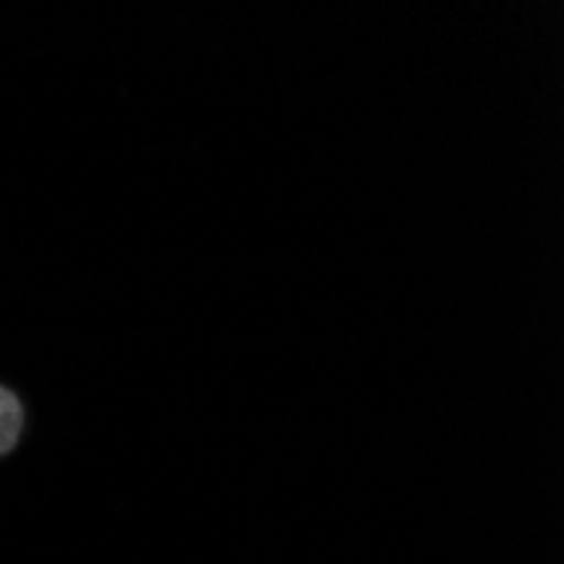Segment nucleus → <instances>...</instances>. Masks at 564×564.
<instances>
[{
  "mask_svg": "<svg viewBox=\"0 0 564 564\" xmlns=\"http://www.w3.org/2000/svg\"><path fill=\"white\" fill-rule=\"evenodd\" d=\"M21 433H24V405L11 389L0 386V456L21 443Z\"/></svg>",
  "mask_w": 564,
  "mask_h": 564,
  "instance_id": "1",
  "label": "nucleus"
}]
</instances>
